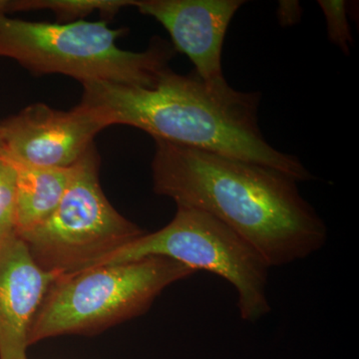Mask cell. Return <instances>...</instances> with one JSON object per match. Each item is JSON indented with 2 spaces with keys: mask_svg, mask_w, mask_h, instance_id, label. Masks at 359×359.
<instances>
[{
  "mask_svg": "<svg viewBox=\"0 0 359 359\" xmlns=\"http://www.w3.org/2000/svg\"><path fill=\"white\" fill-rule=\"evenodd\" d=\"M155 140L156 194L211 215L247 241L269 268L325 247L327 228L282 172L209 151Z\"/></svg>",
  "mask_w": 359,
  "mask_h": 359,
  "instance_id": "cell-1",
  "label": "cell"
},
{
  "mask_svg": "<svg viewBox=\"0 0 359 359\" xmlns=\"http://www.w3.org/2000/svg\"><path fill=\"white\" fill-rule=\"evenodd\" d=\"M81 102L109 113L113 125H127L160 139L275 169L297 182L313 175L295 156L276 150L259 126V92L226 83L210 86L195 72L168 69L153 88L87 82Z\"/></svg>",
  "mask_w": 359,
  "mask_h": 359,
  "instance_id": "cell-2",
  "label": "cell"
},
{
  "mask_svg": "<svg viewBox=\"0 0 359 359\" xmlns=\"http://www.w3.org/2000/svg\"><path fill=\"white\" fill-rule=\"evenodd\" d=\"M127 29L107 21L36 22L0 14V56L18 61L36 75H66L87 82L153 88L174 57L159 39L147 50H123L117 40Z\"/></svg>",
  "mask_w": 359,
  "mask_h": 359,
  "instance_id": "cell-3",
  "label": "cell"
},
{
  "mask_svg": "<svg viewBox=\"0 0 359 359\" xmlns=\"http://www.w3.org/2000/svg\"><path fill=\"white\" fill-rule=\"evenodd\" d=\"M196 273L174 259L150 257L59 276L33 321L29 346L57 335L92 334L139 316L166 287Z\"/></svg>",
  "mask_w": 359,
  "mask_h": 359,
  "instance_id": "cell-4",
  "label": "cell"
},
{
  "mask_svg": "<svg viewBox=\"0 0 359 359\" xmlns=\"http://www.w3.org/2000/svg\"><path fill=\"white\" fill-rule=\"evenodd\" d=\"M162 257L194 271L221 276L238 292L241 318L257 323L271 311L268 297L269 266L247 241L207 212L177 205L174 219L164 228L144 233L94 266ZM93 268V266H92Z\"/></svg>",
  "mask_w": 359,
  "mask_h": 359,
  "instance_id": "cell-5",
  "label": "cell"
},
{
  "mask_svg": "<svg viewBox=\"0 0 359 359\" xmlns=\"http://www.w3.org/2000/svg\"><path fill=\"white\" fill-rule=\"evenodd\" d=\"M144 233L116 211L104 195L93 146L75 165L74 175L55 211L18 237L40 268L65 276L92 268Z\"/></svg>",
  "mask_w": 359,
  "mask_h": 359,
  "instance_id": "cell-6",
  "label": "cell"
},
{
  "mask_svg": "<svg viewBox=\"0 0 359 359\" xmlns=\"http://www.w3.org/2000/svg\"><path fill=\"white\" fill-rule=\"evenodd\" d=\"M109 113L81 102L70 111L45 104L28 106L0 123L4 155L27 166H74L93 147L94 138L112 126Z\"/></svg>",
  "mask_w": 359,
  "mask_h": 359,
  "instance_id": "cell-7",
  "label": "cell"
},
{
  "mask_svg": "<svg viewBox=\"0 0 359 359\" xmlns=\"http://www.w3.org/2000/svg\"><path fill=\"white\" fill-rule=\"evenodd\" d=\"M243 0H136L142 14L164 26L175 51L186 54L195 73L210 86L228 82L222 69L224 36Z\"/></svg>",
  "mask_w": 359,
  "mask_h": 359,
  "instance_id": "cell-8",
  "label": "cell"
},
{
  "mask_svg": "<svg viewBox=\"0 0 359 359\" xmlns=\"http://www.w3.org/2000/svg\"><path fill=\"white\" fill-rule=\"evenodd\" d=\"M40 268L18 235L0 248V359H26L33 321L59 278Z\"/></svg>",
  "mask_w": 359,
  "mask_h": 359,
  "instance_id": "cell-9",
  "label": "cell"
},
{
  "mask_svg": "<svg viewBox=\"0 0 359 359\" xmlns=\"http://www.w3.org/2000/svg\"><path fill=\"white\" fill-rule=\"evenodd\" d=\"M14 164L18 169L15 233L20 236L43 223L55 211L76 164L68 168Z\"/></svg>",
  "mask_w": 359,
  "mask_h": 359,
  "instance_id": "cell-10",
  "label": "cell"
},
{
  "mask_svg": "<svg viewBox=\"0 0 359 359\" xmlns=\"http://www.w3.org/2000/svg\"><path fill=\"white\" fill-rule=\"evenodd\" d=\"M135 2L136 0H18L11 1L9 13L48 9L62 22H72L94 11L103 15H114L124 7L135 6Z\"/></svg>",
  "mask_w": 359,
  "mask_h": 359,
  "instance_id": "cell-11",
  "label": "cell"
},
{
  "mask_svg": "<svg viewBox=\"0 0 359 359\" xmlns=\"http://www.w3.org/2000/svg\"><path fill=\"white\" fill-rule=\"evenodd\" d=\"M18 169L6 155L0 156V240L15 235Z\"/></svg>",
  "mask_w": 359,
  "mask_h": 359,
  "instance_id": "cell-12",
  "label": "cell"
},
{
  "mask_svg": "<svg viewBox=\"0 0 359 359\" xmlns=\"http://www.w3.org/2000/svg\"><path fill=\"white\" fill-rule=\"evenodd\" d=\"M318 4L327 18L328 39L348 54L353 44L351 26L347 20L346 2L339 0H320Z\"/></svg>",
  "mask_w": 359,
  "mask_h": 359,
  "instance_id": "cell-13",
  "label": "cell"
},
{
  "mask_svg": "<svg viewBox=\"0 0 359 359\" xmlns=\"http://www.w3.org/2000/svg\"><path fill=\"white\" fill-rule=\"evenodd\" d=\"M302 8L297 1H280L278 18L283 26L294 25L301 20Z\"/></svg>",
  "mask_w": 359,
  "mask_h": 359,
  "instance_id": "cell-14",
  "label": "cell"
},
{
  "mask_svg": "<svg viewBox=\"0 0 359 359\" xmlns=\"http://www.w3.org/2000/svg\"><path fill=\"white\" fill-rule=\"evenodd\" d=\"M4 154V143L2 139L1 128H0V156Z\"/></svg>",
  "mask_w": 359,
  "mask_h": 359,
  "instance_id": "cell-15",
  "label": "cell"
},
{
  "mask_svg": "<svg viewBox=\"0 0 359 359\" xmlns=\"http://www.w3.org/2000/svg\"><path fill=\"white\" fill-rule=\"evenodd\" d=\"M4 240H0V248H1L2 243H4Z\"/></svg>",
  "mask_w": 359,
  "mask_h": 359,
  "instance_id": "cell-16",
  "label": "cell"
},
{
  "mask_svg": "<svg viewBox=\"0 0 359 359\" xmlns=\"http://www.w3.org/2000/svg\"><path fill=\"white\" fill-rule=\"evenodd\" d=\"M26 359H27V358H26Z\"/></svg>",
  "mask_w": 359,
  "mask_h": 359,
  "instance_id": "cell-17",
  "label": "cell"
}]
</instances>
